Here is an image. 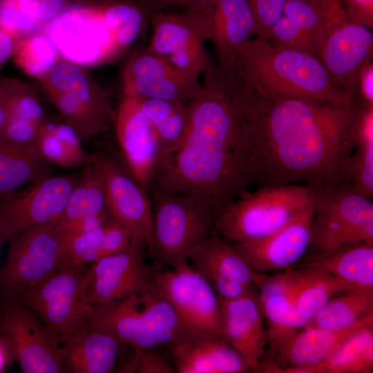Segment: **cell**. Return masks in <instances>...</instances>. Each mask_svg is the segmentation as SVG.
<instances>
[{"mask_svg":"<svg viewBox=\"0 0 373 373\" xmlns=\"http://www.w3.org/2000/svg\"><path fill=\"white\" fill-rule=\"evenodd\" d=\"M354 147L352 105L269 98L247 86L240 159L245 188L254 184L333 186L345 180Z\"/></svg>","mask_w":373,"mask_h":373,"instance_id":"obj_1","label":"cell"},{"mask_svg":"<svg viewBox=\"0 0 373 373\" xmlns=\"http://www.w3.org/2000/svg\"><path fill=\"white\" fill-rule=\"evenodd\" d=\"M202 75L183 137L160 160L151 189L205 196L222 210L247 191L240 169L245 85L213 64Z\"/></svg>","mask_w":373,"mask_h":373,"instance_id":"obj_2","label":"cell"},{"mask_svg":"<svg viewBox=\"0 0 373 373\" xmlns=\"http://www.w3.org/2000/svg\"><path fill=\"white\" fill-rule=\"evenodd\" d=\"M235 73L266 97H306L352 105L350 95L332 77L318 57L270 44L259 37L240 51Z\"/></svg>","mask_w":373,"mask_h":373,"instance_id":"obj_3","label":"cell"},{"mask_svg":"<svg viewBox=\"0 0 373 373\" xmlns=\"http://www.w3.org/2000/svg\"><path fill=\"white\" fill-rule=\"evenodd\" d=\"M316 189L303 184L258 187L247 191L218 214L215 231L233 243L262 239L314 203Z\"/></svg>","mask_w":373,"mask_h":373,"instance_id":"obj_4","label":"cell"},{"mask_svg":"<svg viewBox=\"0 0 373 373\" xmlns=\"http://www.w3.org/2000/svg\"><path fill=\"white\" fill-rule=\"evenodd\" d=\"M152 256L171 267L188 261L191 251L215 231L220 207L202 195L152 189Z\"/></svg>","mask_w":373,"mask_h":373,"instance_id":"obj_5","label":"cell"},{"mask_svg":"<svg viewBox=\"0 0 373 373\" xmlns=\"http://www.w3.org/2000/svg\"><path fill=\"white\" fill-rule=\"evenodd\" d=\"M48 99L82 142L107 131L114 123L108 91L86 67L60 59L38 79Z\"/></svg>","mask_w":373,"mask_h":373,"instance_id":"obj_6","label":"cell"},{"mask_svg":"<svg viewBox=\"0 0 373 373\" xmlns=\"http://www.w3.org/2000/svg\"><path fill=\"white\" fill-rule=\"evenodd\" d=\"M373 244V203L348 181L316 189L309 248L329 254Z\"/></svg>","mask_w":373,"mask_h":373,"instance_id":"obj_7","label":"cell"},{"mask_svg":"<svg viewBox=\"0 0 373 373\" xmlns=\"http://www.w3.org/2000/svg\"><path fill=\"white\" fill-rule=\"evenodd\" d=\"M84 271L65 257L42 281L15 297L36 314L59 346L83 330L93 314L82 291Z\"/></svg>","mask_w":373,"mask_h":373,"instance_id":"obj_8","label":"cell"},{"mask_svg":"<svg viewBox=\"0 0 373 373\" xmlns=\"http://www.w3.org/2000/svg\"><path fill=\"white\" fill-rule=\"evenodd\" d=\"M0 267V298H15L39 283L66 257V235L57 221L15 236Z\"/></svg>","mask_w":373,"mask_h":373,"instance_id":"obj_9","label":"cell"},{"mask_svg":"<svg viewBox=\"0 0 373 373\" xmlns=\"http://www.w3.org/2000/svg\"><path fill=\"white\" fill-rule=\"evenodd\" d=\"M212 5L182 14L160 11L149 17L151 39L146 49L182 72L199 79L213 64L205 48L209 40Z\"/></svg>","mask_w":373,"mask_h":373,"instance_id":"obj_10","label":"cell"},{"mask_svg":"<svg viewBox=\"0 0 373 373\" xmlns=\"http://www.w3.org/2000/svg\"><path fill=\"white\" fill-rule=\"evenodd\" d=\"M153 286L171 303L190 334L222 336L219 298L207 279L189 262L170 269H151Z\"/></svg>","mask_w":373,"mask_h":373,"instance_id":"obj_11","label":"cell"},{"mask_svg":"<svg viewBox=\"0 0 373 373\" xmlns=\"http://www.w3.org/2000/svg\"><path fill=\"white\" fill-rule=\"evenodd\" d=\"M44 32L62 59L84 67L117 59L110 31L95 1H74Z\"/></svg>","mask_w":373,"mask_h":373,"instance_id":"obj_12","label":"cell"},{"mask_svg":"<svg viewBox=\"0 0 373 373\" xmlns=\"http://www.w3.org/2000/svg\"><path fill=\"white\" fill-rule=\"evenodd\" d=\"M0 341L23 373H64L60 346L17 298H0Z\"/></svg>","mask_w":373,"mask_h":373,"instance_id":"obj_13","label":"cell"},{"mask_svg":"<svg viewBox=\"0 0 373 373\" xmlns=\"http://www.w3.org/2000/svg\"><path fill=\"white\" fill-rule=\"evenodd\" d=\"M79 175H49L0 198V243L61 217Z\"/></svg>","mask_w":373,"mask_h":373,"instance_id":"obj_14","label":"cell"},{"mask_svg":"<svg viewBox=\"0 0 373 373\" xmlns=\"http://www.w3.org/2000/svg\"><path fill=\"white\" fill-rule=\"evenodd\" d=\"M102 182L110 216L128 228L153 254V207L148 191L112 157L91 155Z\"/></svg>","mask_w":373,"mask_h":373,"instance_id":"obj_15","label":"cell"},{"mask_svg":"<svg viewBox=\"0 0 373 373\" xmlns=\"http://www.w3.org/2000/svg\"><path fill=\"white\" fill-rule=\"evenodd\" d=\"M144 245L136 240L127 250L102 257L86 267L82 287L86 300L99 305L135 294L151 283V269L145 263Z\"/></svg>","mask_w":373,"mask_h":373,"instance_id":"obj_16","label":"cell"},{"mask_svg":"<svg viewBox=\"0 0 373 373\" xmlns=\"http://www.w3.org/2000/svg\"><path fill=\"white\" fill-rule=\"evenodd\" d=\"M123 95L187 103L200 90L199 79L173 66L146 48L135 50L121 75Z\"/></svg>","mask_w":373,"mask_h":373,"instance_id":"obj_17","label":"cell"},{"mask_svg":"<svg viewBox=\"0 0 373 373\" xmlns=\"http://www.w3.org/2000/svg\"><path fill=\"white\" fill-rule=\"evenodd\" d=\"M345 15L341 0H287L281 16L266 40L319 59L329 29Z\"/></svg>","mask_w":373,"mask_h":373,"instance_id":"obj_18","label":"cell"},{"mask_svg":"<svg viewBox=\"0 0 373 373\" xmlns=\"http://www.w3.org/2000/svg\"><path fill=\"white\" fill-rule=\"evenodd\" d=\"M113 124L126 169L149 191L161 153L156 133L138 99L123 95Z\"/></svg>","mask_w":373,"mask_h":373,"instance_id":"obj_19","label":"cell"},{"mask_svg":"<svg viewBox=\"0 0 373 373\" xmlns=\"http://www.w3.org/2000/svg\"><path fill=\"white\" fill-rule=\"evenodd\" d=\"M372 29L345 15L329 29L319 59L333 79L351 97L360 73L372 61Z\"/></svg>","mask_w":373,"mask_h":373,"instance_id":"obj_20","label":"cell"},{"mask_svg":"<svg viewBox=\"0 0 373 373\" xmlns=\"http://www.w3.org/2000/svg\"><path fill=\"white\" fill-rule=\"evenodd\" d=\"M314 205V202L288 224L262 239L231 244L257 273L293 267L309 249Z\"/></svg>","mask_w":373,"mask_h":373,"instance_id":"obj_21","label":"cell"},{"mask_svg":"<svg viewBox=\"0 0 373 373\" xmlns=\"http://www.w3.org/2000/svg\"><path fill=\"white\" fill-rule=\"evenodd\" d=\"M256 31V17L249 0H214L209 41L216 50L217 66L234 73L240 51Z\"/></svg>","mask_w":373,"mask_h":373,"instance_id":"obj_22","label":"cell"},{"mask_svg":"<svg viewBox=\"0 0 373 373\" xmlns=\"http://www.w3.org/2000/svg\"><path fill=\"white\" fill-rule=\"evenodd\" d=\"M219 300L224 336L253 370L265 357L267 345L258 291L233 300Z\"/></svg>","mask_w":373,"mask_h":373,"instance_id":"obj_23","label":"cell"},{"mask_svg":"<svg viewBox=\"0 0 373 373\" xmlns=\"http://www.w3.org/2000/svg\"><path fill=\"white\" fill-rule=\"evenodd\" d=\"M178 373H242L250 370L222 336L190 335L170 347Z\"/></svg>","mask_w":373,"mask_h":373,"instance_id":"obj_24","label":"cell"},{"mask_svg":"<svg viewBox=\"0 0 373 373\" xmlns=\"http://www.w3.org/2000/svg\"><path fill=\"white\" fill-rule=\"evenodd\" d=\"M373 324V315L341 330H328L306 327L297 330L278 354L275 372L301 373L326 360L350 335L365 326Z\"/></svg>","mask_w":373,"mask_h":373,"instance_id":"obj_25","label":"cell"},{"mask_svg":"<svg viewBox=\"0 0 373 373\" xmlns=\"http://www.w3.org/2000/svg\"><path fill=\"white\" fill-rule=\"evenodd\" d=\"M258 289L267 325L266 332L269 347L266 360H262L259 364H270L275 361L284 345L297 331L289 269L275 276L267 275Z\"/></svg>","mask_w":373,"mask_h":373,"instance_id":"obj_26","label":"cell"},{"mask_svg":"<svg viewBox=\"0 0 373 373\" xmlns=\"http://www.w3.org/2000/svg\"><path fill=\"white\" fill-rule=\"evenodd\" d=\"M123 345L89 321L76 336L60 346L64 373H111L117 370Z\"/></svg>","mask_w":373,"mask_h":373,"instance_id":"obj_27","label":"cell"},{"mask_svg":"<svg viewBox=\"0 0 373 373\" xmlns=\"http://www.w3.org/2000/svg\"><path fill=\"white\" fill-rule=\"evenodd\" d=\"M111 218L99 173L92 163L84 166L57 224L65 234L98 227Z\"/></svg>","mask_w":373,"mask_h":373,"instance_id":"obj_28","label":"cell"},{"mask_svg":"<svg viewBox=\"0 0 373 373\" xmlns=\"http://www.w3.org/2000/svg\"><path fill=\"white\" fill-rule=\"evenodd\" d=\"M93 305L90 323L113 334L123 345L131 347L133 351L157 347L143 319L140 294Z\"/></svg>","mask_w":373,"mask_h":373,"instance_id":"obj_29","label":"cell"},{"mask_svg":"<svg viewBox=\"0 0 373 373\" xmlns=\"http://www.w3.org/2000/svg\"><path fill=\"white\" fill-rule=\"evenodd\" d=\"M188 261L206 279L228 278L258 288L267 276L254 271L231 242L216 231L191 251Z\"/></svg>","mask_w":373,"mask_h":373,"instance_id":"obj_30","label":"cell"},{"mask_svg":"<svg viewBox=\"0 0 373 373\" xmlns=\"http://www.w3.org/2000/svg\"><path fill=\"white\" fill-rule=\"evenodd\" d=\"M7 108V121L0 140L35 147L47 119L37 93L23 82L8 77Z\"/></svg>","mask_w":373,"mask_h":373,"instance_id":"obj_31","label":"cell"},{"mask_svg":"<svg viewBox=\"0 0 373 373\" xmlns=\"http://www.w3.org/2000/svg\"><path fill=\"white\" fill-rule=\"evenodd\" d=\"M296 314V329L303 328L329 300L343 293L361 289L315 269L289 268Z\"/></svg>","mask_w":373,"mask_h":373,"instance_id":"obj_32","label":"cell"},{"mask_svg":"<svg viewBox=\"0 0 373 373\" xmlns=\"http://www.w3.org/2000/svg\"><path fill=\"white\" fill-rule=\"evenodd\" d=\"M300 266L328 274L357 289H373V244L312 254Z\"/></svg>","mask_w":373,"mask_h":373,"instance_id":"obj_33","label":"cell"},{"mask_svg":"<svg viewBox=\"0 0 373 373\" xmlns=\"http://www.w3.org/2000/svg\"><path fill=\"white\" fill-rule=\"evenodd\" d=\"M34 146L0 140V198L51 175Z\"/></svg>","mask_w":373,"mask_h":373,"instance_id":"obj_34","label":"cell"},{"mask_svg":"<svg viewBox=\"0 0 373 373\" xmlns=\"http://www.w3.org/2000/svg\"><path fill=\"white\" fill-rule=\"evenodd\" d=\"M74 0H0V27L17 38L42 32Z\"/></svg>","mask_w":373,"mask_h":373,"instance_id":"obj_35","label":"cell"},{"mask_svg":"<svg viewBox=\"0 0 373 373\" xmlns=\"http://www.w3.org/2000/svg\"><path fill=\"white\" fill-rule=\"evenodd\" d=\"M76 132L64 122L46 119L42 126L35 148L48 164L65 169L85 166L90 162L91 155L84 150Z\"/></svg>","mask_w":373,"mask_h":373,"instance_id":"obj_36","label":"cell"},{"mask_svg":"<svg viewBox=\"0 0 373 373\" xmlns=\"http://www.w3.org/2000/svg\"><path fill=\"white\" fill-rule=\"evenodd\" d=\"M99 10L110 31L117 59L142 36L150 15L137 0H98Z\"/></svg>","mask_w":373,"mask_h":373,"instance_id":"obj_37","label":"cell"},{"mask_svg":"<svg viewBox=\"0 0 373 373\" xmlns=\"http://www.w3.org/2000/svg\"><path fill=\"white\" fill-rule=\"evenodd\" d=\"M373 372V324L346 338L321 363L301 373H372Z\"/></svg>","mask_w":373,"mask_h":373,"instance_id":"obj_38","label":"cell"},{"mask_svg":"<svg viewBox=\"0 0 373 373\" xmlns=\"http://www.w3.org/2000/svg\"><path fill=\"white\" fill-rule=\"evenodd\" d=\"M373 315V289H356L333 297L304 327L341 330Z\"/></svg>","mask_w":373,"mask_h":373,"instance_id":"obj_39","label":"cell"},{"mask_svg":"<svg viewBox=\"0 0 373 373\" xmlns=\"http://www.w3.org/2000/svg\"><path fill=\"white\" fill-rule=\"evenodd\" d=\"M140 298L143 319L157 347H171L191 335L173 306L152 283L140 294Z\"/></svg>","mask_w":373,"mask_h":373,"instance_id":"obj_40","label":"cell"},{"mask_svg":"<svg viewBox=\"0 0 373 373\" xmlns=\"http://www.w3.org/2000/svg\"><path fill=\"white\" fill-rule=\"evenodd\" d=\"M138 100L157 137L160 160L172 151L183 137L187 122L186 104L157 99Z\"/></svg>","mask_w":373,"mask_h":373,"instance_id":"obj_41","label":"cell"},{"mask_svg":"<svg viewBox=\"0 0 373 373\" xmlns=\"http://www.w3.org/2000/svg\"><path fill=\"white\" fill-rule=\"evenodd\" d=\"M12 59L26 74L39 79L61 57L52 40L41 32L17 39Z\"/></svg>","mask_w":373,"mask_h":373,"instance_id":"obj_42","label":"cell"},{"mask_svg":"<svg viewBox=\"0 0 373 373\" xmlns=\"http://www.w3.org/2000/svg\"><path fill=\"white\" fill-rule=\"evenodd\" d=\"M106 222L93 229L65 234L66 258L74 267L84 270L100 258L101 239Z\"/></svg>","mask_w":373,"mask_h":373,"instance_id":"obj_43","label":"cell"},{"mask_svg":"<svg viewBox=\"0 0 373 373\" xmlns=\"http://www.w3.org/2000/svg\"><path fill=\"white\" fill-rule=\"evenodd\" d=\"M345 180L365 196L373 197V141L354 142L348 162Z\"/></svg>","mask_w":373,"mask_h":373,"instance_id":"obj_44","label":"cell"},{"mask_svg":"<svg viewBox=\"0 0 373 373\" xmlns=\"http://www.w3.org/2000/svg\"><path fill=\"white\" fill-rule=\"evenodd\" d=\"M136 240L140 241L128 228L111 217L104 227L100 258L126 251Z\"/></svg>","mask_w":373,"mask_h":373,"instance_id":"obj_45","label":"cell"},{"mask_svg":"<svg viewBox=\"0 0 373 373\" xmlns=\"http://www.w3.org/2000/svg\"><path fill=\"white\" fill-rule=\"evenodd\" d=\"M256 15L257 37L267 39L282 15L287 0H249Z\"/></svg>","mask_w":373,"mask_h":373,"instance_id":"obj_46","label":"cell"},{"mask_svg":"<svg viewBox=\"0 0 373 373\" xmlns=\"http://www.w3.org/2000/svg\"><path fill=\"white\" fill-rule=\"evenodd\" d=\"M155 350L146 349L133 351V358L131 363L133 370L141 373H172L175 372L173 367Z\"/></svg>","mask_w":373,"mask_h":373,"instance_id":"obj_47","label":"cell"},{"mask_svg":"<svg viewBox=\"0 0 373 373\" xmlns=\"http://www.w3.org/2000/svg\"><path fill=\"white\" fill-rule=\"evenodd\" d=\"M351 21L373 28V0H341Z\"/></svg>","mask_w":373,"mask_h":373,"instance_id":"obj_48","label":"cell"},{"mask_svg":"<svg viewBox=\"0 0 373 373\" xmlns=\"http://www.w3.org/2000/svg\"><path fill=\"white\" fill-rule=\"evenodd\" d=\"M351 97L352 103L373 106L372 61L360 73Z\"/></svg>","mask_w":373,"mask_h":373,"instance_id":"obj_49","label":"cell"},{"mask_svg":"<svg viewBox=\"0 0 373 373\" xmlns=\"http://www.w3.org/2000/svg\"><path fill=\"white\" fill-rule=\"evenodd\" d=\"M149 15L163 11L170 6H183L188 9L204 8L213 4L214 0H137Z\"/></svg>","mask_w":373,"mask_h":373,"instance_id":"obj_50","label":"cell"},{"mask_svg":"<svg viewBox=\"0 0 373 373\" xmlns=\"http://www.w3.org/2000/svg\"><path fill=\"white\" fill-rule=\"evenodd\" d=\"M17 40L11 33L0 27V73L7 61L12 58Z\"/></svg>","mask_w":373,"mask_h":373,"instance_id":"obj_51","label":"cell"},{"mask_svg":"<svg viewBox=\"0 0 373 373\" xmlns=\"http://www.w3.org/2000/svg\"><path fill=\"white\" fill-rule=\"evenodd\" d=\"M8 77H0V137L5 128L7 116Z\"/></svg>","mask_w":373,"mask_h":373,"instance_id":"obj_52","label":"cell"},{"mask_svg":"<svg viewBox=\"0 0 373 373\" xmlns=\"http://www.w3.org/2000/svg\"><path fill=\"white\" fill-rule=\"evenodd\" d=\"M98 1V0H74V1Z\"/></svg>","mask_w":373,"mask_h":373,"instance_id":"obj_53","label":"cell"},{"mask_svg":"<svg viewBox=\"0 0 373 373\" xmlns=\"http://www.w3.org/2000/svg\"><path fill=\"white\" fill-rule=\"evenodd\" d=\"M0 245H1V243H0Z\"/></svg>","mask_w":373,"mask_h":373,"instance_id":"obj_54","label":"cell"}]
</instances>
